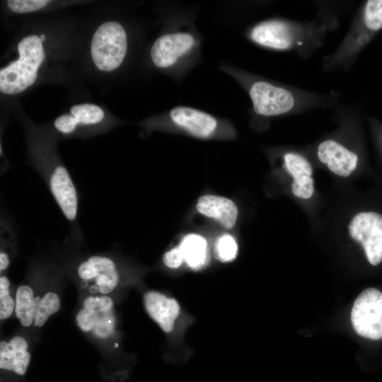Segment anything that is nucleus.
Returning <instances> with one entry per match:
<instances>
[{
    "label": "nucleus",
    "instance_id": "1",
    "mask_svg": "<svg viewBox=\"0 0 382 382\" xmlns=\"http://www.w3.org/2000/svg\"><path fill=\"white\" fill-rule=\"evenodd\" d=\"M19 58L0 70V91L17 94L32 86L45 54L40 37L35 35L23 37L18 45Z\"/></svg>",
    "mask_w": 382,
    "mask_h": 382
},
{
    "label": "nucleus",
    "instance_id": "2",
    "mask_svg": "<svg viewBox=\"0 0 382 382\" xmlns=\"http://www.w3.org/2000/svg\"><path fill=\"white\" fill-rule=\"evenodd\" d=\"M127 49L126 32L116 21L100 25L92 37L91 57L101 71H110L119 67L125 57Z\"/></svg>",
    "mask_w": 382,
    "mask_h": 382
},
{
    "label": "nucleus",
    "instance_id": "3",
    "mask_svg": "<svg viewBox=\"0 0 382 382\" xmlns=\"http://www.w3.org/2000/svg\"><path fill=\"white\" fill-rule=\"evenodd\" d=\"M76 274L81 288L101 295L113 291L121 277L116 260L100 254L91 255L80 261L76 267Z\"/></svg>",
    "mask_w": 382,
    "mask_h": 382
},
{
    "label": "nucleus",
    "instance_id": "4",
    "mask_svg": "<svg viewBox=\"0 0 382 382\" xmlns=\"http://www.w3.org/2000/svg\"><path fill=\"white\" fill-rule=\"evenodd\" d=\"M76 322L84 332H91L102 340L110 337L116 325L112 299L106 295L86 297L76 316Z\"/></svg>",
    "mask_w": 382,
    "mask_h": 382
},
{
    "label": "nucleus",
    "instance_id": "5",
    "mask_svg": "<svg viewBox=\"0 0 382 382\" xmlns=\"http://www.w3.org/2000/svg\"><path fill=\"white\" fill-rule=\"evenodd\" d=\"M351 321L355 332L370 340L382 338V292L364 289L354 302Z\"/></svg>",
    "mask_w": 382,
    "mask_h": 382
},
{
    "label": "nucleus",
    "instance_id": "6",
    "mask_svg": "<svg viewBox=\"0 0 382 382\" xmlns=\"http://www.w3.org/2000/svg\"><path fill=\"white\" fill-rule=\"evenodd\" d=\"M349 233L352 239L359 243L367 260L372 265L382 261V215L374 212H361L350 221Z\"/></svg>",
    "mask_w": 382,
    "mask_h": 382
},
{
    "label": "nucleus",
    "instance_id": "7",
    "mask_svg": "<svg viewBox=\"0 0 382 382\" xmlns=\"http://www.w3.org/2000/svg\"><path fill=\"white\" fill-rule=\"evenodd\" d=\"M254 111L264 116L286 113L294 105V98L288 90L265 81H257L250 89Z\"/></svg>",
    "mask_w": 382,
    "mask_h": 382
},
{
    "label": "nucleus",
    "instance_id": "8",
    "mask_svg": "<svg viewBox=\"0 0 382 382\" xmlns=\"http://www.w3.org/2000/svg\"><path fill=\"white\" fill-rule=\"evenodd\" d=\"M194 45L193 36L187 33L163 35L155 41L151 47V59L157 67L170 66Z\"/></svg>",
    "mask_w": 382,
    "mask_h": 382
},
{
    "label": "nucleus",
    "instance_id": "9",
    "mask_svg": "<svg viewBox=\"0 0 382 382\" xmlns=\"http://www.w3.org/2000/svg\"><path fill=\"white\" fill-rule=\"evenodd\" d=\"M143 302L146 313L160 328L166 333L172 332L180 313L177 300L149 290L144 294Z\"/></svg>",
    "mask_w": 382,
    "mask_h": 382
},
{
    "label": "nucleus",
    "instance_id": "10",
    "mask_svg": "<svg viewBox=\"0 0 382 382\" xmlns=\"http://www.w3.org/2000/svg\"><path fill=\"white\" fill-rule=\"evenodd\" d=\"M170 116L176 125L199 138L209 137L218 125L216 119L211 115L189 107L174 108Z\"/></svg>",
    "mask_w": 382,
    "mask_h": 382
},
{
    "label": "nucleus",
    "instance_id": "11",
    "mask_svg": "<svg viewBox=\"0 0 382 382\" xmlns=\"http://www.w3.org/2000/svg\"><path fill=\"white\" fill-rule=\"evenodd\" d=\"M318 156L332 173L342 177H347L354 170L358 160L356 154L330 139L320 144Z\"/></svg>",
    "mask_w": 382,
    "mask_h": 382
},
{
    "label": "nucleus",
    "instance_id": "12",
    "mask_svg": "<svg viewBox=\"0 0 382 382\" xmlns=\"http://www.w3.org/2000/svg\"><path fill=\"white\" fill-rule=\"evenodd\" d=\"M201 214L213 219L226 229L232 228L238 217V208L230 199L214 195L201 196L196 205Z\"/></svg>",
    "mask_w": 382,
    "mask_h": 382
},
{
    "label": "nucleus",
    "instance_id": "13",
    "mask_svg": "<svg viewBox=\"0 0 382 382\" xmlns=\"http://www.w3.org/2000/svg\"><path fill=\"white\" fill-rule=\"evenodd\" d=\"M71 114L59 116L54 122L55 129L63 134H71L78 125L89 126L99 124L105 117L104 111L98 105L84 103L74 105Z\"/></svg>",
    "mask_w": 382,
    "mask_h": 382
},
{
    "label": "nucleus",
    "instance_id": "14",
    "mask_svg": "<svg viewBox=\"0 0 382 382\" xmlns=\"http://www.w3.org/2000/svg\"><path fill=\"white\" fill-rule=\"evenodd\" d=\"M250 37L256 43L276 50H286L294 42L289 26L280 21H269L257 25L251 30Z\"/></svg>",
    "mask_w": 382,
    "mask_h": 382
},
{
    "label": "nucleus",
    "instance_id": "15",
    "mask_svg": "<svg viewBox=\"0 0 382 382\" xmlns=\"http://www.w3.org/2000/svg\"><path fill=\"white\" fill-rule=\"evenodd\" d=\"M28 344L21 336H14L8 342H0V368L23 376L30 361Z\"/></svg>",
    "mask_w": 382,
    "mask_h": 382
},
{
    "label": "nucleus",
    "instance_id": "16",
    "mask_svg": "<svg viewBox=\"0 0 382 382\" xmlns=\"http://www.w3.org/2000/svg\"><path fill=\"white\" fill-rule=\"evenodd\" d=\"M184 262L194 270L202 268L209 260V248L206 238L197 233L185 236L178 245Z\"/></svg>",
    "mask_w": 382,
    "mask_h": 382
},
{
    "label": "nucleus",
    "instance_id": "17",
    "mask_svg": "<svg viewBox=\"0 0 382 382\" xmlns=\"http://www.w3.org/2000/svg\"><path fill=\"white\" fill-rule=\"evenodd\" d=\"M40 296L35 297L33 288L28 284L20 285L16 291L15 313L21 325L30 327L34 318Z\"/></svg>",
    "mask_w": 382,
    "mask_h": 382
},
{
    "label": "nucleus",
    "instance_id": "18",
    "mask_svg": "<svg viewBox=\"0 0 382 382\" xmlns=\"http://www.w3.org/2000/svg\"><path fill=\"white\" fill-rule=\"evenodd\" d=\"M60 304V299L57 294L52 291L46 293L37 303L34 325L37 328L42 327L51 315L59 311Z\"/></svg>",
    "mask_w": 382,
    "mask_h": 382
},
{
    "label": "nucleus",
    "instance_id": "19",
    "mask_svg": "<svg viewBox=\"0 0 382 382\" xmlns=\"http://www.w3.org/2000/svg\"><path fill=\"white\" fill-rule=\"evenodd\" d=\"M284 163L286 170L294 177V180L304 176H311L312 168L309 162L301 155L296 153H287L284 155Z\"/></svg>",
    "mask_w": 382,
    "mask_h": 382
},
{
    "label": "nucleus",
    "instance_id": "20",
    "mask_svg": "<svg viewBox=\"0 0 382 382\" xmlns=\"http://www.w3.org/2000/svg\"><path fill=\"white\" fill-rule=\"evenodd\" d=\"M238 249L235 238L228 233L221 236L215 244L216 256L219 260L224 262L233 260L237 256Z\"/></svg>",
    "mask_w": 382,
    "mask_h": 382
},
{
    "label": "nucleus",
    "instance_id": "21",
    "mask_svg": "<svg viewBox=\"0 0 382 382\" xmlns=\"http://www.w3.org/2000/svg\"><path fill=\"white\" fill-rule=\"evenodd\" d=\"M11 282L5 275L0 277V319L8 318L15 311V301L10 294Z\"/></svg>",
    "mask_w": 382,
    "mask_h": 382
},
{
    "label": "nucleus",
    "instance_id": "22",
    "mask_svg": "<svg viewBox=\"0 0 382 382\" xmlns=\"http://www.w3.org/2000/svg\"><path fill=\"white\" fill-rule=\"evenodd\" d=\"M364 19L369 29L376 31L382 28V0H370L366 2Z\"/></svg>",
    "mask_w": 382,
    "mask_h": 382
},
{
    "label": "nucleus",
    "instance_id": "23",
    "mask_svg": "<svg viewBox=\"0 0 382 382\" xmlns=\"http://www.w3.org/2000/svg\"><path fill=\"white\" fill-rule=\"evenodd\" d=\"M49 3L47 0H9L7 5L16 13H28L43 8Z\"/></svg>",
    "mask_w": 382,
    "mask_h": 382
},
{
    "label": "nucleus",
    "instance_id": "24",
    "mask_svg": "<svg viewBox=\"0 0 382 382\" xmlns=\"http://www.w3.org/2000/svg\"><path fill=\"white\" fill-rule=\"evenodd\" d=\"M313 184L314 181L311 176H304L301 178L294 180L291 185V191L298 197L308 199L314 192Z\"/></svg>",
    "mask_w": 382,
    "mask_h": 382
},
{
    "label": "nucleus",
    "instance_id": "25",
    "mask_svg": "<svg viewBox=\"0 0 382 382\" xmlns=\"http://www.w3.org/2000/svg\"><path fill=\"white\" fill-rule=\"evenodd\" d=\"M162 262L165 266L170 269H177L180 267L184 259L179 246H175L166 251L162 257Z\"/></svg>",
    "mask_w": 382,
    "mask_h": 382
},
{
    "label": "nucleus",
    "instance_id": "26",
    "mask_svg": "<svg viewBox=\"0 0 382 382\" xmlns=\"http://www.w3.org/2000/svg\"><path fill=\"white\" fill-rule=\"evenodd\" d=\"M40 39H41V40H42V41H44L45 39V35H41L40 36Z\"/></svg>",
    "mask_w": 382,
    "mask_h": 382
}]
</instances>
